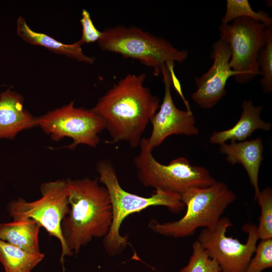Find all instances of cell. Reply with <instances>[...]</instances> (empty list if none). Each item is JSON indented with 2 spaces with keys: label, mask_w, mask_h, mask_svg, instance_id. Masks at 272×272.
Listing matches in <instances>:
<instances>
[{
  "label": "cell",
  "mask_w": 272,
  "mask_h": 272,
  "mask_svg": "<svg viewBox=\"0 0 272 272\" xmlns=\"http://www.w3.org/2000/svg\"><path fill=\"white\" fill-rule=\"evenodd\" d=\"M36 123L54 141L71 138L73 142L67 146L70 150L79 145L96 147L100 141L99 135L105 129L100 116L91 109L75 107L74 101L36 118Z\"/></svg>",
  "instance_id": "9"
},
{
  "label": "cell",
  "mask_w": 272,
  "mask_h": 272,
  "mask_svg": "<svg viewBox=\"0 0 272 272\" xmlns=\"http://www.w3.org/2000/svg\"><path fill=\"white\" fill-rule=\"evenodd\" d=\"M266 27L261 22L248 18H239L219 26L220 36L230 47L229 65L236 73L233 78L238 84L248 83L260 75L257 57L265 43Z\"/></svg>",
  "instance_id": "8"
},
{
  "label": "cell",
  "mask_w": 272,
  "mask_h": 272,
  "mask_svg": "<svg viewBox=\"0 0 272 272\" xmlns=\"http://www.w3.org/2000/svg\"><path fill=\"white\" fill-rule=\"evenodd\" d=\"M236 195L227 185L217 181L204 188H189L180 195L186 207L184 216L180 220L160 223L151 220L148 226L157 234L178 238L191 236L200 227L214 228L226 208L236 199Z\"/></svg>",
  "instance_id": "4"
},
{
  "label": "cell",
  "mask_w": 272,
  "mask_h": 272,
  "mask_svg": "<svg viewBox=\"0 0 272 272\" xmlns=\"http://www.w3.org/2000/svg\"><path fill=\"white\" fill-rule=\"evenodd\" d=\"M241 108V115L236 124L229 129L214 132L210 139L212 143L221 145L228 140L243 141L256 129H270L271 123L260 118L262 105L254 106L251 100H248L243 102Z\"/></svg>",
  "instance_id": "15"
},
{
  "label": "cell",
  "mask_w": 272,
  "mask_h": 272,
  "mask_svg": "<svg viewBox=\"0 0 272 272\" xmlns=\"http://www.w3.org/2000/svg\"><path fill=\"white\" fill-rule=\"evenodd\" d=\"M231 55L228 42L220 36L212 46V66L207 72L195 79L197 89L192 94L191 98L200 107L211 108L225 96L228 79L236 75L230 67Z\"/></svg>",
  "instance_id": "12"
},
{
  "label": "cell",
  "mask_w": 272,
  "mask_h": 272,
  "mask_svg": "<svg viewBox=\"0 0 272 272\" xmlns=\"http://www.w3.org/2000/svg\"><path fill=\"white\" fill-rule=\"evenodd\" d=\"M17 33L23 40L32 45L44 47L55 53L63 55L78 61L93 63V58L87 56L83 51V43L79 40L72 44H64L46 34L32 30L22 17L17 21Z\"/></svg>",
  "instance_id": "16"
},
{
  "label": "cell",
  "mask_w": 272,
  "mask_h": 272,
  "mask_svg": "<svg viewBox=\"0 0 272 272\" xmlns=\"http://www.w3.org/2000/svg\"><path fill=\"white\" fill-rule=\"evenodd\" d=\"M239 18H248L259 21L266 27L272 25V18L267 12L254 11L247 0H227L226 12L221 20L222 24H227Z\"/></svg>",
  "instance_id": "19"
},
{
  "label": "cell",
  "mask_w": 272,
  "mask_h": 272,
  "mask_svg": "<svg viewBox=\"0 0 272 272\" xmlns=\"http://www.w3.org/2000/svg\"><path fill=\"white\" fill-rule=\"evenodd\" d=\"M254 253L245 272H262L272 267V239L261 240Z\"/></svg>",
  "instance_id": "23"
},
{
  "label": "cell",
  "mask_w": 272,
  "mask_h": 272,
  "mask_svg": "<svg viewBox=\"0 0 272 272\" xmlns=\"http://www.w3.org/2000/svg\"><path fill=\"white\" fill-rule=\"evenodd\" d=\"M164 86V95L159 110L152 117L151 134L148 139L150 149L160 145L165 139L172 134L196 135L198 129L191 109L182 110L175 105L171 95L172 77L168 64L161 70Z\"/></svg>",
  "instance_id": "11"
},
{
  "label": "cell",
  "mask_w": 272,
  "mask_h": 272,
  "mask_svg": "<svg viewBox=\"0 0 272 272\" xmlns=\"http://www.w3.org/2000/svg\"><path fill=\"white\" fill-rule=\"evenodd\" d=\"M256 199L261 209L259 222L257 226L258 238L261 240L272 239L271 188L267 187L260 191Z\"/></svg>",
  "instance_id": "21"
},
{
  "label": "cell",
  "mask_w": 272,
  "mask_h": 272,
  "mask_svg": "<svg viewBox=\"0 0 272 272\" xmlns=\"http://www.w3.org/2000/svg\"><path fill=\"white\" fill-rule=\"evenodd\" d=\"M265 43L259 51L257 62L260 75L262 76L260 84L265 93L272 91V26L266 27Z\"/></svg>",
  "instance_id": "20"
},
{
  "label": "cell",
  "mask_w": 272,
  "mask_h": 272,
  "mask_svg": "<svg viewBox=\"0 0 272 272\" xmlns=\"http://www.w3.org/2000/svg\"><path fill=\"white\" fill-rule=\"evenodd\" d=\"M80 22L82 25V37L80 40L81 42L83 44L98 42L102 31H99L96 28L87 10H82Z\"/></svg>",
  "instance_id": "24"
},
{
  "label": "cell",
  "mask_w": 272,
  "mask_h": 272,
  "mask_svg": "<svg viewBox=\"0 0 272 272\" xmlns=\"http://www.w3.org/2000/svg\"><path fill=\"white\" fill-rule=\"evenodd\" d=\"M139 147L133 162L137 177L146 187L181 195L189 188L207 187L217 182L207 169L192 165L183 157L168 165L160 163L154 157L147 138H143Z\"/></svg>",
  "instance_id": "6"
},
{
  "label": "cell",
  "mask_w": 272,
  "mask_h": 272,
  "mask_svg": "<svg viewBox=\"0 0 272 272\" xmlns=\"http://www.w3.org/2000/svg\"><path fill=\"white\" fill-rule=\"evenodd\" d=\"M41 226L26 218L0 224V239L33 254L40 251L38 235Z\"/></svg>",
  "instance_id": "17"
},
{
  "label": "cell",
  "mask_w": 272,
  "mask_h": 272,
  "mask_svg": "<svg viewBox=\"0 0 272 272\" xmlns=\"http://www.w3.org/2000/svg\"><path fill=\"white\" fill-rule=\"evenodd\" d=\"M30 253L0 239V262L6 272H30L44 257Z\"/></svg>",
  "instance_id": "18"
},
{
  "label": "cell",
  "mask_w": 272,
  "mask_h": 272,
  "mask_svg": "<svg viewBox=\"0 0 272 272\" xmlns=\"http://www.w3.org/2000/svg\"><path fill=\"white\" fill-rule=\"evenodd\" d=\"M96 170L99 175V181L107 189L112 206V223L103 240L104 248L110 256L120 253L128 244V236L121 235L119 230L122 222L129 215L159 206L179 214L185 207L180 195L176 193L155 190L151 196L144 197L125 191L119 184L115 168L109 160L99 161Z\"/></svg>",
  "instance_id": "3"
},
{
  "label": "cell",
  "mask_w": 272,
  "mask_h": 272,
  "mask_svg": "<svg viewBox=\"0 0 272 272\" xmlns=\"http://www.w3.org/2000/svg\"><path fill=\"white\" fill-rule=\"evenodd\" d=\"M192 248L188 263L179 272H221L218 263L209 256L197 240L193 242Z\"/></svg>",
  "instance_id": "22"
},
{
  "label": "cell",
  "mask_w": 272,
  "mask_h": 272,
  "mask_svg": "<svg viewBox=\"0 0 272 272\" xmlns=\"http://www.w3.org/2000/svg\"><path fill=\"white\" fill-rule=\"evenodd\" d=\"M23 100L9 89L0 94V139H13L20 131L37 126L36 117L24 109Z\"/></svg>",
  "instance_id": "13"
},
{
  "label": "cell",
  "mask_w": 272,
  "mask_h": 272,
  "mask_svg": "<svg viewBox=\"0 0 272 272\" xmlns=\"http://www.w3.org/2000/svg\"><path fill=\"white\" fill-rule=\"evenodd\" d=\"M97 42L103 51L137 60L142 64L153 68L155 76L161 73L165 64L182 63L188 55L186 50L177 49L165 38L133 26L107 28L102 31Z\"/></svg>",
  "instance_id": "5"
},
{
  "label": "cell",
  "mask_w": 272,
  "mask_h": 272,
  "mask_svg": "<svg viewBox=\"0 0 272 272\" xmlns=\"http://www.w3.org/2000/svg\"><path fill=\"white\" fill-rule=\"evenodd\" d=\"M65 180L70 210L61 222V231L69 249L78 254L94 238L107 234L112 206L107 189L99 184L98 178Z\"/></svg>",
  "instance_id": "2"
},
{
  "label": "cell",
  "mask_w": 272,
  "mask_h": 272,
  "mask_svg": "<svg viewBox=\"0 0 272 272\" xmlns=\"http://www.w3.org/2000/svg\"><path fill=\"white\" fill-rule=\"evenodd\" d=\"M146 74H128L98 100L91 110L104 121L111 143L125 142L139 146L152 117L159 109V99L144 85Z\"/></svg>",
  "instance_id": "1"
},
{
  "label": "cell",
  "mask_w": 272,
  "mask_h": 272,
  "mask_svg": "<svg viewBox=\"0 0 272 272\" xmlns=\"http://www.w3.org/2000/svg\"><path fill=\"white\" fill-rule=\"evenodd\" d=\"M232 226L228 217H221L214 228L202 229L197 241L218 263L221 272H245L259 239L257 226L250 223L243 226V230L248 234L245 244L226 236L227 229Z\"/></svg>",
  "instance_id": "10"
},
{
  "label": "cell",
  "mask_w": 272,
  "mask_h": 272,
  "mask_svg": "<svg viewBox=\"0 0 272 272\" xmlns=\"http://www.w3.org/2000/svg\"><path fill=\"white\" fill-rule=\"evenodd\" d=\"M263 146L260 138L237 143L231 141L230 144L220 145V152L227 155L226 160L231 165L240 164L247 172L249 180L254 188L255 196L260 192L258 173L263 160Z\"/></svg>",
  "instance_id": "14"
},
{
  "label": "cell",
  "mask_w": 272,
  "mask_h": 272,
  "mask_svg": "<svg viewBox=\"0 0 272 272\" xmlns=\"http://www.w3.org/2000/svg\"><path fill=\"white\" fill-rule=\"evenodd\" d=\"M41 197L28 202L19 197L11 201L8 209L14 220L31 219L39 224L50 236L57 238L61 246L60 261L64 272V256L73 255L62 235L61 224L70 210L69 192L65 180L43 183L40 186Z\"/></svg>",
  "instance_id": "7"
}]
</instances>
